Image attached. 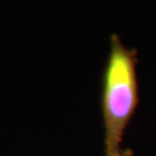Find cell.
<instances>
[{
	"label": "cell",
	"mask_w": 156,
	"mask_h": 156,
	"mask_svg": "<svg viewBox=\"0 0 156 156\" xmlns=\"http://www.w3.org/2000/svg\"><path fill=\"white\" fill-rule=\"evenodd\" d=\"M119 156H134L133 153V150L130 148H127V149H122L121 153Z\"/></svg>",
	"instance_id": "cell-2"
},
{
	"label": "cell",
	"mask_w": 156,
	"mask_h": 156,
	"mask_svg": "<svg viewBox=\"0 0 156 156\" xmlns=\"http://www.w3.org/2000/svg\"><path fill=\"white\" fill-rule=\"evenodd\" d=\"M110 45L101 94L105 156H119L125 130L139 104L138 54L135 49L127 48L117 34L111 36Z\"/></svg>",
	"instance_id": "cell-1"
}]
</instances>
